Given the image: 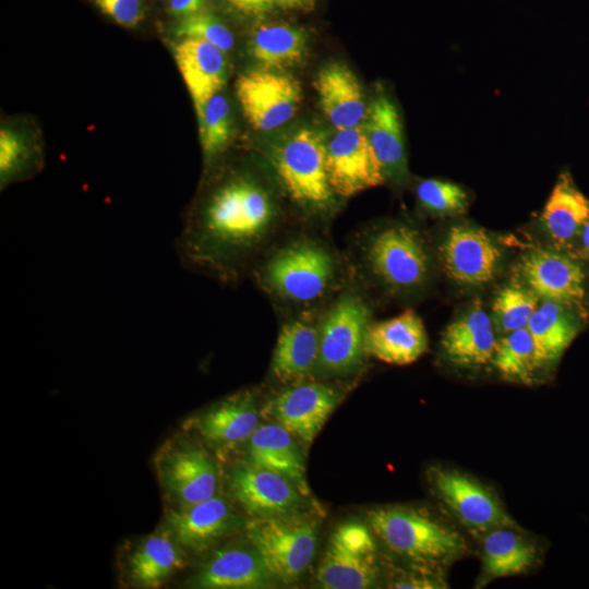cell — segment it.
Returning a JSON list of instances; mask_svg holds the SVG:
<instances>
[{
    "instance_id": "cb8c5ba5",
    "label": "cell",
    "mask_w": 589,
    "mask_h": 589,
    "mask_svg": "<svg viewBox=\"0 0 589 589\" xmlns=\"http://www.w3.org/2000/svg\"><path fill=\"white\" fill-rule=\"evenodd\" d=\"M184 549L164 528L140 540L125 560L124 576L135 588L161 587L185 566Z\"/></svg>"
},
{
    "instance_id": "4fadbf2b",
    "label": "cell",
    "mask_w": 589,
    "mask_h": 589,
    "mask_svg": "<svg viewBox=\"0 0 589 589\" xmlns=\"http://www.w3.org/2000/svg\"><path fill=\"white\" fill-rule=\"evenodd\" d=\"M519 273L539 299L586 314L585 274L577 260L558 251L537 249L522 256Z\"/></svg>"
},
{
    "instance_id": "ffe728a7",
    "label": "cell",
    "mask_w": 589,
    "mask_h": 589,
    "mask_svg": "<svg viewBox=\"0 0 589 589\" xmlns=\"http://www.w3.org/2000/svg\"><path fill=\"white\" fill-rule=\"evenodd\" d=\"M320 318L303 313L286 322L278 335L272 359V374L290 385L309 378L318 365Z\"/></svg>"
},
{
    "instance_id": "ab89813d",
    "label": "cell",
    "mask_w": 589,
    "mask_h": 589,
    "mask_svg": "<svg viewBox=\"0 0 589 589\" xmlns=\"http://www.w3.org/2000/svg\"><path fill=\"white\" fill-rule=\"evenodd\" d=\"M239 11L245 14L261 15L274 8L272 0H227Z\"/></svg>"
},
{
    "instance_id": "ac0fdd59",
    "label": "cell",
    "mask_w": 589,
    "mask_h": 589,
    "mask_svg": "<svg viewBox=\"0 0 589 589\" xmlns=\"http://www.w3.org/2000/svg\"><path fill=\"white\" fill-rule=\"evenodd\" d=\"M276 582L261 554L250 543L216 551L202 564L190 584L205 589H259Z\"/></svg>"
},
{
    "instance_id": "9a60e30c",
    "label": "cell",
    "mask_w": 589,
    "mask_h": 589,
    "mask_svg": "<svg viewBox=\"0 0 589 589\" xmlns=\"http://www.w3.org/2000/svg\"><path fill=\"white\" fill-rule=\"evenodd\" d=\"M233 497L252 517H271L300 512L303 494L286 477L245 462L229 474Z\"/></svg>"
},
{
    "instance_id": "44dd1931",
    "label": "cell",
    "mask_w": 589,
    "mask_h": 589,
    "mask_svg": "<svg viewBox=\"0 0 589 589\" xmlns=\"http://www.w3.org/2000/svg\"><path fill=\"white\" fill-rule=\"evenodd\" d=\"M314 87L321 109L336 129L362 125L369 106L357 75L344 63L333 62L316 74Z\"/></svg>"
},
{
    "instance_id": "8d00e7d4",
    "label": "cell",
    "mask_w": 589,
    "mask_h": 589,
    "mask_svg": "<svg viewBox=\"0 0 589 589\" xmlns=\"http://www.w3.org/2000/svg\"><path fill=\"white\" fill-rule=\"evenodd\" d=\"M32 155L22 137L10 130L0 133V178L2 187L25 175L32 167Z\"/></svg>"
},
{
    "instance_id": "d4e9b609",
    "label": "cell",
    "mask_w": 589,
    "mask_h": 589,
    "mask_svg": "<svg viewBox=\"0 0 589 589\" xmlns=\"http://www.w3.org/2000/svg\"><path fill=\"white\" fill-rule=\"evenodd\" d=\"M497 341L490 316L474 305L444 330L441 347L445 357L459 366H481L492 362Z\"/></svg>"
},
{
    "instance_id": "484cf974",
    "label": "cell",
    "mask_w": 589,
    "mask_h": 589,
    "mask_svg": "<svg viewBox=\"0 0 589 589\" xmlns=\"http://www.w3.org/2000/svg\"><path fill=\"white\" fill-rule=\"evenodd\" d=\"M247 443L249 462L286 477L310 495L302 452L289 431L275 422L261 424Z\"/></svg>"
},
{
    "instance_id": "d6a6232c",
    "label": "cell",
    "mask_w": 589,
    "mask_h": 589,
    "mask_svg": "<svg viewBox=\"0 0 589 589\" xmlns=\"http://www.w3.org/2000/svg\"><path fill=\"white\" fill-rule=\"evenodd\" d=\"M200 141L207 158L223 152L231 136L230 105L221 91L194 105Z\"/></svg>"
},
{
    "instance_id": "f35d334b",
    "label": "cell",
    "mask_w": 589,
    "mask_h": 589,
    "mask_svg": "<svg viewBox=\"0 0 589 589\" xmlns=\"http://www.w3.org/2000/svg\"><path fill=\"white\" fill-rule=\"evenodd\" d=\"M206 0H169L168 11L180 20L205 11Z\"/></svg>"
},
{
    "instance_id": "e0dca14e",
    "label": "cell",
    "mask_w": 589,
    "mask_h": 589,
    "mask_svg": "<svg viewBox=\"0 0 589 589\" xmlns=\"http://www.w3.org/2000/svg\"><path fill=\"white\" fill-rule=\"evenodd\" d=\"M243 521L220 495L185 508H170L164 528L184 549L201 553L242 527Z\"/></svg>"
},
{
    "instance_id": "d6986e66",
    "label": "cell",
    "mask_w": 589,
    "mask_h": 589,
    "mask_svg": "<svg viewBox=\"0 0 589 589\" xmlns=\"http://www.w3.org/2000/svg\"><path fill=\"white\" fill-rule=\"evenodd\" d=\"M256 395L240 390L214 404L193 419L200 436L219 449L248 442L260 425Z\"/></svg>"
},
{
    "instance_id": "7c38bea8",
    "label": "cell",
    "mask_w": 589,
    "mask_h": 589,
    "mask_svg": "<svg viewBox=\"0 0 589 589\" xmlns=\"http://www.w3.org/2000/svg\"><path fill=\"white\" fill-rule=\"evenodd\" d=\"M326 170L332 190L340 197L353 196L386 181L363 124L336 130L326 142Z\"/></svg>"
},
{
    "instance_id": "9c48e42d",
    "label": "cell",
    "mask_w": 589,
    "mask_h": 589,
    "mask_svg": "<svg viewBox=\"0 0 589 589\" xmlns=\"http://www.w3.org/2000/svg\"><path fill=\"white\" fill-rule=\"evenodd\" d=\"M378 577L376 544L371 530L358 520L338 525L330 534L316 570L325 589H365Z\"/></svg>"
},
{
    "instance_id": "8992f818",
    "label": "cell",
    "mask_w": 589,
    "mask_h": 589,
    "mask_svg": "<svg viewBox=\"0 0 589 589\" xmlns=\"http://www.w3.org/2000/svg\"><path fill=\"white\" fill-rule=\"evenodd\" d=\"M245 530L278 582L293 584L309 569L317 542V525L311 517L300 512L252 517Z\"/></svg>"
},
{
    "instance_id": "7a4b0ae2",
    "label": "cell",
    "mask_w": 589,
    "mask_h": 589,
    "mask_svg": "<svg viewBox=\"0 0 589 589\" xmlns=\"http://www.w3.org/2000/svg\"><path fill=\"white\" fill-rule=\"evenodd\" d=\"M259 286L275 300L312 306L339 289L344 265L324 240L299 235L278 244L253 267Z\"/></svg>"
},
{
    "instance_id": "30bf717a",
    "label": "cell",
    "mask_w": 589,
    "mask_h": 589,
    "mask_svg": "<svg viewBox=\"0 0 589 589\" xmlns=\"http://www.w3.org/2000/svg\"><path fill=\"white\" fill-rule=\"evenodd\" d=\"M428 479L435 495L469 530L488 533L497 528H517L497 497L471 477L454 469L432 467Z\"/></svg>"
},
{
    "instance_id": "b9f144b4",
    "label": "cell",
    "mask_w": 589,
    "mask_h": 589,
    "mask_svg": "<svg viewBox=\"0 0 589 589\" xmlns=\"http://www.w3.org/2000/svg\"><path fill=\"white\" fill-rule=\"evenodd\" d=\"M578 240L580 243V253L584 256L589 257V219L585 224Z\"/></svg>"
},
{
    "instance_id": "4316f807",
    "label": "cell",
    "mask_w": 589,
    "mask_h": 589,
    "mask_svg": "<svg viewBox=\"0 0 589 589\" xmlns=\"http://www.w3.org/2000/svg\"><path fill=\"white\" fill-rule=\"evenodd\" d=\"M173 56L194 105L223 89L228 65L221 49L202 39L181 38Z\"/></svg>"
},
{
    "instance_id": "5b68a950",
    "label": "cell",
    "mask_w": 589,
    "mask_h": 589,
    "mask_svg": "<svg viewBox=\"0 0 589 589\" xmlns=\"http://www.w3.org/2000/svg\"><path fill=\"white\" fill-rule=\"evenodd\" d=\"M361 260L374 279L395 292L422 287L430 273L424 240L416 229L404 224L370 231L361 243Z\"/></svg>"
},
{
    "instance_id": "6da1fadb",
    "label": "cell",
    "mask_w": 589,
    "mask_h": 589,
    "mask_svg": "<svg viewBox=\"0 0 589 589\" xmlns=\"http://www.w3.org/2000/svg\"><path fill=\"white\" fill-rule=\"evenodd\" d=\"M278 204L250 173L217 183L191 213L179 233L177 249L190 268L233 284L255 266L277 235Z\"/></svg>"
},
{
    "instance_id": "ba28073f",
    "label": "cell",
    "mask_w": 589,
    "mask_h": 589,
    "mask_svg": "<svg viewBox=\"0 0 589 589\" xmlns=\"http://www.w3.org/2000/svg\"><path fill=\"white\" fill-rule=\"evenodd\" d=\"M155 469L171 508L190 507L217 494V465L196 443L169 440L155 457Z\"/></svg>"
},
{
    "instance_id": "8fae6325",
    "label": "cell",
    "mask_w": 589,
    "mask_h": 589,
    "mask_svg": "<svg viewBox=\"0 0 589 589\" xmlns=\"http://www.w3.org/2000/svg\"><path fill=\"white\" fill-rule=\"evenodd\" d=\"M236 94L249 123L263 132L291 120L302 101V89L294 77L266 69L241 74Z\"/></svg>"
},
{
    "instance_id": "83f0119b",
    "label": "cell",
    "mask_w": 589,
    "mask_h": 589,
    "mask_svg": "<svg viewBox=\"0 0 589 589\" xmlns=\"http://www.w3.org/2000/svg\"><path fill=\"white\" fill-rule=\"evenodd\" d=\"M588 219L589 200L567 172L562 173L541 214L545 231L556 244L566 247L579 238Z\"/></svg>"
},
{
    "instance_id": "2e32d148",
    "label": "cell",
    "mask_w": 589,
    "mask_h": 589,
    "mask_svg": "<svg viewBox=\"0 0 589 589\" xmlns=\"http://www.w3.org/2000/svg\"><path fill=\"white\" fill-rule=\"evenodd\" d=\"M444 268L458 284L482 286L492 281L502 251L482 229L460 224L452 227L441 247Z\"/></svg>"
},
{
    "instance_id": "52a82bcc",
    "label": "cell",
    "mask_w": 589,
    "mask_h": 589,
    "mask_svg": "<svg viewBox=\"0 0 589 589\" xmlns=\"http://www.w3.org/2000/svg\"><path fill=\"white\" fill-rule=\"evenodd\" d=\"M370 310L352 289L341 290L320 317L317 369L334 376L353 373L362 363Z\"/></svg>"
},
{
    "instance_id": "74e56055",
    "label": "cell",
    "mask_w": 589,
    "mask_h": 589,
    "mask_svg": "<svg viewBox=\"0 0 589 589\" xmlns=\"http://www.w3.org/2000/svg\"><path fill=\"white\" fill-rule=\"evenodd\" d=\"M99 10L117 24L132 28L137 26L146 14V0H93Z\"/></svg>"
},
{
    "instance_id": "603a6c76",
    "label": "cell",
    "mask_w": 589,
    "mask_h": 589,
    "mask_svg": "<svg viewBox=\"0 0 589 589\" xmlns=\"http://www.w3.org/2000/svg\"><path fill=\"white\" fill-rule=\"evenodd\" d=\"M428 349V336L419 315L412 310L376 323L365 334L368 354L389 364L405 365L418 360Z\"/></svg>"
},
{
    "instance_id": "f1b7e54d",
    "label": "cell",
    "mask_w": 589,
    "mask_h": 589,
    "mask_svg": "<svg viewBox=\"0 0 589 589\" xmlns=\"http://www.w3.org/2000/svg\"><path fill=\"white\" fill-rule=\"evenodd\" d=\"M529 330L540 365L555 362L579 330L575 311L560 303L543 300L531 315Z\"/></svg>"
},
{
    "instance_id": "e575fe53",
    "label": "cell",
    "mask_w": 589,
    "mask_h": 589,
    "mask_svg": "<svg viewBox=\"0 0 589 589\" xmlns=\"http://www.w3.org/2000/svg\"><path fill=\"white\" fill-rule=\"evenodd\" d=\"M421 207L435 215L461 214L468 206V194L462 187L440 179H424L416 188Z\"/></svg>"
},
{
    "instance_id": "d590c367",
    "label": "cell",
    "mask_w": 589,
    "mask_h": 589,
    "mask_svg": "<svg viewBox=\"0 0 589 589\" xmlns=\"http://www.w3.org/2000/svg\"><path fill=\"white\" fill-rule=\"evenodd\" d=\"M180 21L176 27V34L181 38L202 39L215 45L224 52L229 51L235 45V37L230 29L207 11Z\"/></svg>"
},
{
    "instance_id": "4dcf8cb0",
    "label": "cell",
    "mask_w": 589,
    "mask_h": 589,
    "mask_svg": "<svg viewBox=\"0 0 589 589\" xmlns=\"http://www.w3.org/2000/svg\"><path fill=\"white\" fill-rule=\"evenodd\" d=\"M306 35L287 24L259 26L251 39V53L266 70H281L300 63L306 51Z\"/></svg>"
},
{
    "instance_id": "277c9868",
    "label": "cell",
    "mask_w": 589,
    "mask_h": 589,
    "mask_svg": "<svg viewBox=\"0 0 589 589\" xmlns=\"http://www.w3.org/2000/svg\"><path fill=\"white\" fill-rule=\"evenodd\" d=\"M269 163L285 193L317 215L330 211L336 194L326 170V141L312 129H299L276 145Z\"/></svg>"
},
{
    "instance_id": "836d02e7",
    "label": "cell",
    "mask_w": 589,
    "mask_h": 589,
    "mask_svg": "<svg viewBox=\"0 0 589 589\" xmlns=\"http://www.w3.org/2000/svg\"><path fill=\"white\" fill-rule=\"evenodd\" d=\"M539 298L527 287L510 284L502 288L493 303L495 324L501 332L525 328L538 308Z\"/></svg>"
},
{
    "instance_id": "5bb4252c",
    "label": "cell",
    "mask_w": 589,
    "mask_h": 589,
    "mask_svg": "<svg viewBox=\"0 0 589 589\" xmlns=\"http://www.w3.org/2000/svg\"><path fill=\"white\" fill-rule=\"evenodd\" d=\"M340 394L320 382L287 385L263 412L304 444H311L339 404Z\"/></svg>"
},
{
    "instance_id": "f546056e",
    "label": "cell",
    "mask_w": 589,
    "mask_h": 589,
    "mask_svg": "<svg viewBox=\"0 0 589 589\" xmlns=\"http://www.w3.org/2000/svg\"><path fill=\"white\" fill-rule=\"evenodd\" d=\"M515 528H497L483 539V570L486 578L508 577L525 573L533 564L534 545Z\"/></svg>"
},
{
    "instance_id": "1f68e13d",
    "label": "cell",
    "mask_w": 589,
    "mask_h": 589,
    "mask_svg": "<svg viewBox=\"0 0 589 589\" xmlns=\"http://www.w3.org/2000/svg\"><path fill=\"white\" fill-rule=\"evenodd\" d=\"M492 362L503 377L521 383L531 382L540 364L527 327L513 330L497 341Z\"/></svg>"
},
{
    "instance_id": "7402d4cb",
    "label": "cell",
    "mask_w": 589,
    "mask_h": 589,
    "mask_svg": "<svg viewBox=\"0 0 589 589\" xmlns=\"http://www.w3.org/2000/svg\"><path fill=\"white\" fill-rule=\"evenodd\" d=\"M363 128L385 180L401 184L408 177L404 128L396 104L381 93L369 105Z\"/></svg>"
},
{
    "instance_id": "3957f363",
    "label": "cell",
    "mask_w": 589,
    "mask_h": 589,
    "mask_svg": "<svg viewBox=\"0 0 589 589\" xmlns=\"http://www.w3.org/2000/svg\"><path fill=\"white\" fill-rule=\"evenodd\" d=\"M368 521L373 532L392 552L416 564L446 565L468 551L460 533L416 508H374L368 513Z\"/></svg>"
},
{
    "instance_id": "60d3db41",
    "label": "cell",
    "mask_w": 589,
    "mask_h": 589,
    "mask_svg": "<svg viewBox=\"0 0 589 589\" xmlns=\"http://www.w3.org/2000/svg\"><path fill=\"white\" fill-rule=\"evenodd\" d=\"M272 2L285 9H308L313 5L314 0H272Z\"/></svg>"
}]
</instances>
